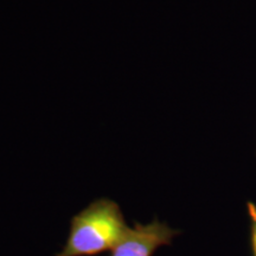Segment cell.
<instances>
[{"label": "cell", "instance_id": "cell-2", "mask_svg": "<svg viewBox=\"0 0 256 256\" xmlns=\"http://www.w3.org/2000/svg\"><path fill=\"white\" fill-rule=\"evenodd\" d=\"M179 234L180 230L156 218L148 224L134 222L110 256H153L158 248L171 244Z\"/></svg>", "mask_w": 256, "mask_h": 256}, {"label": "cell", "instance_id": "cell-1", "mask_svg": "<svg viewBox=\"0 0 256 256\" xmlns=\"http://www.w3.org/2000/svg\"><path fill=\"white\" fill-rule=\"evenodd\" d=\"M128 230L119 204L100 198L72 217L66 244L56 256H98L113 250Z\"/></svg>", "mask_w": 256, "mask_h": 256}, {"label": "cell", "instance_id": "cell-3", "mask_svg": "<svg viewBox=\"0 0 256 256\" xmlns=\"http://www.w3.org/2000/svg\"><path fill=\"white\" fill-rule=\"evenodd\" d=\"M249 217V232H250V249L252 256H256V204L252 202L247 203Z\"/></svg>", "mask_w": 256, "mask_h": 256}]
</instances>
